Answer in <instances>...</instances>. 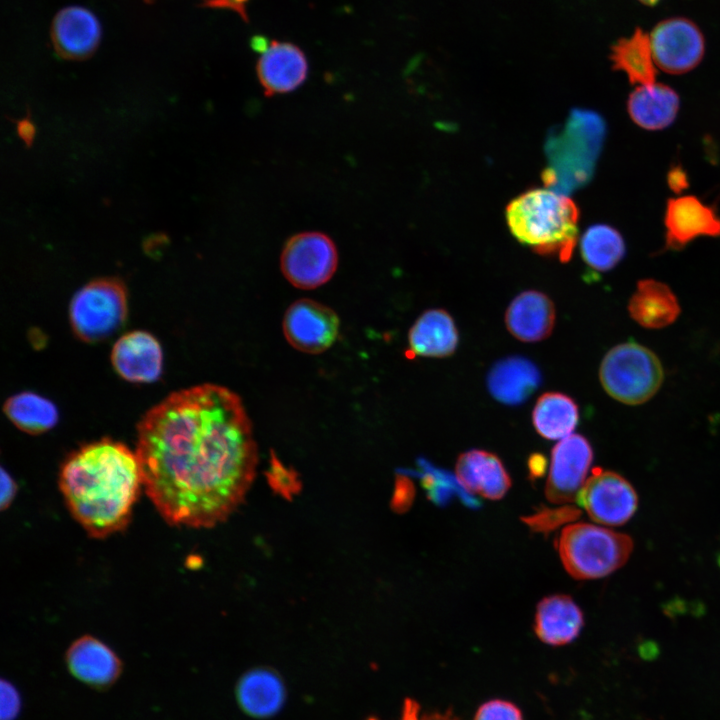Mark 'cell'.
I'll return each mask as SVG.
<instances>
[{
	"label": "cell",
	"mask_w": 720,
	"mask_h": 720,
	"mask_svg": "<svg viewBox=\"0 0 720 720\" xmlns=\"http://www.w3.org/2000/svg\"><path fill=\"white\" fill-rule=\"evenodd\" d=\"M146 494L169 524L211 527L244 497L257 448L241 399L205 384L171 394L138 425Z\"/></svg>",
	"instance_id": "6da1fadb"
},
{
	"label": "cell",
	"mask_w": 720,
	"mask_h": 720,
	"mask_svg": "<svg viewBox=\"0 0 720 720\" xmlns=\"http://www.w3.org/2000/svg\"><path fill=\"white\" fill-rule=\"evenodd\" d=\"M143 485L136 453L101 440L74 452L63 464L59 486L75 520L95 538L124 529Z\"/></svg>",
	"instance_id": "7a4b0ae2"
},
{
	"label": "cell",
	"mask_w": 720,
	"mask_h": 720,
	"mask_svg": "<svg viewBox=\"0 0 720 720\" xmlns=\"http://www.w3.org/2000/svg\"><path fill=\"white\" fill-rule=\"evenodd\" d=\"M512 235L541 255L566 262L577 243L579 209L567 196L549 188L518 195L506 207Z\"/></svg>",
	"instance_id": "3957f363"
},
{
	"label": "cell",
	"mask_w": 720,
	"mask_h": 720,
	"mask_svg": "<svg viewBox=\"0 0 720 720\" xmlns=\"http://www.w3.org/2000/svg\"><path fill=\"white\" fill-rule=\"evenodd\" d=\"M606 136V123L596 112L573 109L565 124L545 141L548 160L542 180L546 188L568 195L591 180Z\"/></svg>",
	"instance_id": "277c9868"
},
{
	"label": "cell",
	"mask_w": 720,
	"mask_h": 720,
	"mask_svg": "<svg viewBox=\"0 0 720 720\" xmlns=\"http://www.w3.org/2000/svg\"><path fill=\"white\" fill-rule=\"evenodd\" d=\"M556 546L566 571L575 579L611 574L629 558L633 542L628 535L590 523L565 527Z\"/></svg>",
	"instance_id": "5b68a950"
},
{
	"label": "cell",
	"mask_w": 720,
	"mask_h": 720,
	"mask_svg": "<svg viewBox=\"0 0 720 720\" xmlns=\"http://www.w3.org/2000/svg\"><path fill=\"white\" fill-rule=\"evenodd\" d=\"M599 375L605 391L628 405L649 400L660 388L664 377L658 357L635 342L610 349L601 362Z\"/></svg>",
	"instance_id": "8992f818"
},
{
	"label": "cell",
	"mask_w": 720,
	"mask_h": 720,
	"mask_svg": "<svg viewBox=\"0 0 720 720\" xmlns=\"http://www.w3.org/2000/svg\"><path fill=\"white\" fill-rule=\"evenodd\" d=\"M127 313L126 292L114 279L93 281L80 289L70 305L75 333L85 341H97L115 332Z\"/></svg>",
	"instance_id": "52a82bcc"
},
{
	"label": "cell",
	"mask_w": 720,
	"mask_h": 720,
	"mask_svg": "<svg viewBox=\"0 0 720 720\" xmlns=\"http://www.w3.org/2000/svg\"><path fill=\"white\" fill-rule=\"evenodd\" d=\"M338 265V253L332 239L320 232H302L284 245L280 267L294 287L315 289L328 282Z\"/></svg>",
	"instance_id": "ba28073f"
},
{
	"label": "cell",
	"mask_w": 720,
	"mask_h": 720,
	"mask_svg": "<svg viewBox=\"0 0 720 720\" xmlns=\"http://www.w3.org/2000/svg\"><path fill=\"white\" fill-rule=\"evenodd\" d=\"M649 36L654 62L666 73H687L704 57V34L690 18L671 16L662 19L654 25Z\"/></svg>",
	"instance_id": "9c48e42d"
},
{
	"label": "cell",
	"mask_w": 720,
	"mask_h": 720,
	"mask_svg": "<svg viewBox=\"0 0 720 720\" xmlns=\"http://www.w3.org/2000/svg\"><path fill=\"white\" fill-rule=\"evenodd\" d=\"M577 502L597 523L618 526L635 513L637 494L621 475L595 468L577 495Z\"/></svg>",
	"instance_id": "30bf717a"
},
{
	"label": "cell",
	"mask_w": 720,
	"mask_h": 720,
	"mask_svg": "<svg viewBox=\"0 0 720 720\" xmlns=\"http://www.w3.org/2000/svg\"><path fill=\"white\" fill-rule=\"evenodd\" d=\"M282 327L286 340L295 349L319 354L336 341L340 320L330 307L315 300L300 299L286 310Z\"/></svg>",
	"instance_id": "8fae6325"
},
{
	"label": "cell",
	"mask_w": 720,
	"mask_h": 720,
	"mask_svg": "<svg viewBox=\"0 0 720 720\" xmlns=\"http://www.w3.org/2000/svg\"><path fill=\"white\" fill-rule=\"evenodd\" d=\"M592 460V447L582 435L572 434L558 442L551 452L546 498L555 504L576 500Z\"/></svg>",
	"instance_id": "7c38bea8"
},
{
	"label": "cell",
	"mask_w": 720,
	"mask_h": 720,
	"mask_svg": "<svg viewBox=\"0 0 720 720\" xmlns=\"http://www.w3.org/2000/svg\"><path fill=\"white\" fill-rule=\"evenodd\" d=\"M665 250H681L700 236L720 237V217L692 195L670 198L664 214Z\"/></svg>",
	"instance_id": "4fadbf2b"
},
{
	"label": "cell",
	"mask_w": 720,
	"mask_h": 720,
	"mask_svg": "<svg viewBox=\"0 0 720 720\" xmlns=\"http://www.w3.org/2000/svg\"><path fill=\"white\" fill-rule=\"evenodd\" d=\"M69 673L90 688L114 685L123 671L119 656L100 639L84 635L71 643L65 654Z\"/></svg>",
	"instance_id": "5bb4252c"
},
{
	"label": "cell",
	"mask_w": 720,
	"mask_h": 720,
	"mask_svg": "<svg viewBox=\"0 0 720 720\" xmlns=\"http://www.w3.org/2000/svg\"><path fill=\"white\" fill-rule=\"evenodd\" d=\"M257 76L268 96L298 88L306 79L308 63L294 44L271 41L257 62Z\"/></svg>",
	"instance_id": "9a60e30c"
},
{
	"label": "cell",
	"mask_w": 720,
	"mask_h": 720,
	"mask_svg": "<svg viewBox=\"0 0 720 720\" xmlns=\"http://www.w3.org/2000/svg\"><path fill=\"white\" fill-rule=\"evenodd\" d=\"M116 371L131 382H153L161 374L162 350L149 333L134 331L122 336L112 350Z\"/></svg>",
	"instance_id": "2e32d148"
},
{
	"label": "cell",
	"mask_w": 720,
	"mask_h": 720,
	"mask_svg": "<svg viewBox=\"0 0 720 720\" xmlns=\"http://www.w3.org/2000/svg\"><path fill=\"white\" fill-rule=\"evenodd\" d=\"M96 17L82 7L62 9L54 18L51 37L58 55L79 60L90 56L100 40Z\"/></svg>",
	"instance_id": "e0dca14e"
},
{
	"label": "cell",
	"mask_w": 720,
	"mask_h": 720,
	"mask_svg": "<svg viewBox=\"0 0 720 720\" xmlns=\"http://www.w3.org/2000/svg\"><path fill=\"white\" fill-rule=\"evenodd\" d=\"M555 321L553 301L546 294L535 290L517 295L505 313L508 331L523 342H537L547 338Z\"/></svg>",
	"instance_id": "ac0fdd59"
},
{
	"label": "cell",
	"mask_w": 720,
	"mask_h": 720,
	"mask_svg": "<svg viewBox=\"0 0 720 720\" xmlns=\"http://www.w3.org/2000/svg\"><path fill=\"white\" fill-rule=\"evenodd\" d=\"M456 477L469 493L491 500L501 499L511 487L510 476L502 461L485 450L471 449L460 454Z\"/></svg>",
	"instance_id": "d6986e66"
},
{
	"label": "cell",
	"mask_w": 720,
	"mask_h": 720,
	"mask_svg": "<svg viewBox=\"0 0 720 720\" xmlns=\"http://www.w3.org/2000/svg\"><path fill=\"white\" fill-rule=\"evenodd\" d=\"M584 624L583 613L570 596L556 594L537 605L534 630L543 642L559 646L570 643Z\"/></svg>",
	"instance_id": "ffe728a7"
},
{
	"label": "cell",
	"mask_w": 720,
	"mask_h": 720,
	"mask_svg": "<svg viewBox=\"0 0 720 720\" xmlns=\"http://www.w3.org/2000/svg\"><path fill=\"white\" fill-rule=\"evenodd\" d=\"M541 383L536 365L521 356L504 358L491 368L487 385L491 395L507 405H517L530 397Z\"/></svg>",
	"instance_id": "44dd1931"
},
{
	"label": "cell",
	"mask_w": 720,
	"mask_h": 720,
	"mask_svg": "<svg viewBox=\"0 0 720 720\" xmlns=\"http://www.w3.org/2000/svg\"><path fill=\"white\" fill-rule=\"evenodd\" d=\"M409 352L414 356L447 357L453 354L459 334L451 315L443 309L422 313L408 333Z\"/></svg>",
	"instance_id": "7402d4cb"
},
{
	"label": "cell",
	"mask_w": 720,
	"mask_h": 720,
	"mask_svg": "<svg viewBox=\"0 0 720 720\" xmlns=\"http://www.w3.org/2000/svg\"><path fill=\"white\" fill-rule=\"evenodd\" d=\"M678 94L670 86L655 83L651 86H638L627 100V110L641 128L660 130L675 120L679 110Z\"/></svg>",
	"instance_id": "603a6c76"
},
{
	"label": "cell",
	"mask_w": 720,
	"mask_h": 720,
	"mask_svg": "<svg viewBox=\"0 0 720 720\" xmlns=\"http://www.w3.org/2000/svg\"><path fill=\"white\" fill-rule=\"evenodd\" d=\"M628 311L642 327L658 329L673 323L680 313V307L675 294L666 284L644 279L637 283Z\"/></svg>",
	"instance_id": "cb8c5ba5"
},
{
	"label": "cell",
	"mask_w": 720,
	"mask_h": 720,
	"mask_svg": "<svg viewBox=\"0 0 720 720\" xmlns=\"http://www.w3.org/2000/svg\"><path fill=\"white\" fill-rule=\"evenodd\" d=\"M612 68L623 72L633 85L651 86L656 82L657 69L654 62L650 36L636 27L627 36L618 39L610 50Z\"/></svg>",
	"instance_id": "d4e9b609"
},
{
	"label": "cell",
	"mask_w": 720,
	"mask_h": 720,
	"mask_svg": "<svg viewBox=\"0 0 720 720\" xmlns=\"http://www.w3.org/2000/svg\"><path fill=\"white\" fill-rule=\"evenodd\" d=\"M285 695L280 677L267 669L246 673L236 687L241 709L256 718H267L277 713L284 704Z\"/></svg>",
	"instance_id": "484cf974"
},
{
	"label": "cell",
	"mask_w": 720,
	"mask_h": 720,
	"mask_svg": "<svg viewBox=\"0 0 720 720\" xmlns=\"http://www.w3.org/2000/svg\"><path fill=\"white\" fill-rule=\"evenodd\" d=\"M579 420L575 401L563 393L542 394L533 409L532 421L538 434L548 440L569 436Z\"/></svg>",
	"instance_id": "4316f807"
},
{
	"label": "cell",
	"mask_w": 720,
	"mask_h": 720,
	"mask_svg": "<svg viewBox=\"0 0 720 720\" xmlns=\"http://www.w3.org/2000/svg\"><path fill=\"white\" fill-rule=\"evenodd\" d=\"M625 251L622 235L606 224L588 227L580 240V252L584 262L600 272L614 268L624 257Z\"/></svg>",
	"instance_id": "83f0119b"
},
{
	"label": "cell",
	"mask_w": 720,
	"mask_h": 720,
	"mask_svg": "<svg viewBox=\"0 0 720 720\" xmlns=\"http://www.w3.org/2000/svg\"><path fill=\"white\" fill-rule=\"evenodd\" d=\"M4 410L19 429L31 434L49 430L58 418L57 409L51 401L29 392L9 398Z\"/></svg>",
	"instance_id": "f1b7e54d"
},
{
	"label": "cell",
	"mask_w": 720,
	"mask_h": 720,
	"mask_svg": "<svg viewBox=\"0 0 720 720\" xmlns=\"http://www.w3.org/2000/svg\"><path fill=\"white\" fill-rule=\"evenodd\" d=\"M419 467L422 486L434 504L444 506L453 498L458 497L464 505L470 508L474 509L480 506V501L465 490L456 476L436 468L425 459L420 460Z\"/></svg>",
	"instance_id": "f546056e"
},
{
	"label": "cell",
	"mask_w": 720,
	"mask_h": 720,
	"mask_svg": "<svg viewBox=\"0 0 720 720\" xmlns=\"http://www.w3.org/2000/svg\"><path fill=\"white\" fill-rule=\"evenodd\" d=\"M580 514V510L572 505L557 508L541 506L533 514L522 517L521 520L532 531L548 534L564 523L577 519Z\"/></svg>",
	"instance_id": "4dcf8cb0"
},
{
	"label": "cell",
	"mask_w": 720,
	"mask_h": 720,
	"mask_svg": "<svg viewBox=\"0 0 720 720\" xmlns=\"http://www.w3.org/2000/svg\"><path fill=\"white\" fill-rule=\"evenodd\" d=\"M474 720H522L520 710L510 702L492 700L483 704Z\"/></svg>",
	"instance_id": "1f68e13d"
},
{
	"label": "cell",
	"mask_w": 720,
	"mask_h": 720,
	"mask_svg": "<svg viewBox=\"0 0 720 720\" xmlns=\"http://www.w3.org/2000/svg\"><path fill=\"white\" fill-rule=\"evenodd\" d=\"M0 691V720H16L21 711V697L18 690L12 683L2 679Z\"/></svg>",
	"instance_id": "d6a6232c"
},
{
	"label": "cell",
	"mask_w": 720,
	"mask_h": 720,
	"mask_svg": "<svg viewBox=\"0 0 720 720\" xmlns=\"http://www.w3.org/2000/svg\"><path fill=\"white\" fill-rule=\"evenodd\" d=\"M401 720H459L453 713H426L422 712L420 706L410 699L404 704Z\"/></svg>",
	"instance_id": "836d02e7"
},
{
	"label": "cell",
	"mask_w": 720,
	"mask_h": 720,
	"mask_svg": "<svg viewBox=\"0 0 720 720\" xmlns=\"http://www.w3.org/2000/svg\"><path fill=\"white\" fill-rule=\"evenodd\" d=\"M17 493V484L7 471L1 470V509L8 508L14 500Z\"/></svg>",
	"instance_id": "e575fe53"
},
{
	"label": "cell",
	"mask_w": 720,
	"mask_h": 720,
	"mask_svg": "<svg viewBox=\"0 0 720 720\" xmlns=\"http://www.w3.org/2000/svg\"><path fill=\"white\" fill-rule=\"evenodd\" d=\"M667 181L669 187L676 193L688 187L687 175L679 166L673 167L669 171Z\"/></svg>",
	"instance_id": "d590c367"
},
{
	"label": "cell",
	"mask_w": 720,
	"mask_h": 720,
	"mask_svg": "<svg viewBox=\"0 0 720 720\" xmlns=\"http://www.w3.org/2000/svg\"><path fill=\"white\" fill-rule=\"evenodd\" d=\"M248 0H210L207 5L212 7L229 8L236 11L245 21L248 20L246 2Z\"/></svg>",
	"instance_id": "8d00e7d4"
},
{
	"label": "cell",
	"mask_w": 720,
	"mask_h": 720,
	"mask_svg": "<svg viewBox=\"0 0 720 720\" xmlns=\"http://www.w3.org/2000/svg\"><path fill=\"white\" fill-rule=\"evenodd\" d=\"M545 464L546 461L543 455L537 453L531 455L528 460L530 476L533 478L542 476L545 471Z\"/></svg>",
	"instance_id": "74e56055"
},
{
	"label": "cell",
	"mask_w": 720,
	"mask_h": 720,
	"mask_svg": "<svg viewBox=\"0 0 720 720\" xmlns=\"http://www.w3.org/2000/svg\"><path fill=\"white\" fill-rule=\"evenodd\" d=\"M18 132L26 142H30L34 134L32 123L27 120L20 122L18 125Z\"/></svg>",
	"instance_id": "f35d334b"
},
{
	"label": "cell",
	"mask_w": 720,
	"mask_h": 720,
	"mask_svg": "<svg viewBox=\"0 0 720 720\" xmlns=\"http://www.w3.org/2000/svg\"><path fill=\"white\" fill-rule=\"evenodd\" d=\"M636 1H638L642 5L650 7V8L657 6L661 2V0H636Z\"/></svg>",
	"instance_id": "ab89813d"
}]
</instances>
